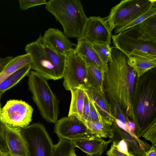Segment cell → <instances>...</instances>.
Here are the masks:
<instances>
[{"mask_svg":"<svg viewBox=\"0 0 156 156\" xmlns=\"http://www.w3.org/2000/svg\"><path fill=\"white\" fill-rule=\"evenodd\" d=\"M112 31L104 18L92 16L88 17L81 37L93 44L110 45Z\"/></svg>","mask_w":156,"mask_h":156,"instance_id":"12","label":"cell"},{"mask_svg":"<svg viewBox=\"0 0 156 156\" xmlns=\"http://www.w3.org/2000/svg\"><path fill=\"white\" fill-rule=\"evenodd\" d=\"M133 105L136 120L134 133L139 138L156 118V79L154 75H143L136 80Z\"/></svg>","mask_w":156,"mask_h":156,"instance_id":"2","label":"cell"},{"mask_svg":"<svg viewBox=\"0 0 156 156\" xmlns=\"http://www.w3.org/2000/svg\"><path fill=\"white\" fill-rule=\"evenodd\" d=\"M127 63L136 72L137 79H139L148 71L156 67V60L131 55L128 57Z\"/></svg>","mask_w":156,"mask_h":156,"instance_id":"18","label":"cell"},{"mask_svg":"<svg viewBox=\"0 0 156 156\" xmlns=\"http://www.w3.org/2000/svg\"><path fill=\"white\" fill-rule=\"evenodd\" d=\"M127 59L118 49H112L111 59L105 73L104 86L111 105L119 104L126 115L134 124L133 99L136 75L128 64Z\"/></svg>","mask_w":156,"mask_h":156,"instance_id":"1","label":"cell"},{"mask_svg":"<svg viewBox=\"0 0 156 156\" xmlns=\"http://www.w3.org/2000/svg\"><path fill=\"white\" fill-rule=\"evenodd\" d=\"M88 96L89 102L90 110L89 115L87 120L86 121L92 122H98L105 123L93 101L88 94Z\"/></svg>","mask_w":156,"mask_h":156,"instance_id":"29","label":"cell"},{"mask_svg":"<svg viewBox=\"0 0 156 156\" xmlns=\"http://www.w3.org/2000/svg\"><path fill=\"white\" fill-rule=\"evenodd\" d=\"M87 67L88 72V86H90L96 87L101 91H104L105 73L94 66L87 65Z\"/></svg>","mask_w":156,"mask_h":156,"instance_id":"24","label":"cell"},{"mask_svg":"<svg viewBox=\"0 0 156 156\" xmlns=\"http://www.w3.org/2000/svg\"><path fill=\"white\" fill-rule=\"evenodd\" d=\"M33 111L32 107L25 101L10 100L1 108V121L3 124L24 128L31 122Z\"/></svg>","mask_w":156,"mask_h":156,"instance_id":"10","label":"cell"},{"mask_svg":"<svg viewBox=\"0 0 156 156\" xmlns=\"http://www.w3.org/2000/svg\"><path fill=\"white\" fill-rule=\"evenodd\" d=\"M30 55L26 53L13 58L0 72V84L14 72L27 65L31 64Z\"/></svg>","mask_w":156,"mask_h":156,"instance_id":"19","label":"cell"},{"mask_svg":"<svg viewBox=\"0 0 156 156\" xmlns=\"http://www.w3.org/2000/svg\"><path fill=\"white\" fill-rule=\"evenodd\" d=\"M85 90L94 103L104 122L111 126L115 118L112 114L111 105L105 97L104 92L90 86Z\"/></svg>","mask_w":156,"mask_h":156,"instance_id":"16","label":"cell"},{"mask_svg":"<svg viewBox=\"0 0 156 156\" xmlns=\"http://www.w3.org/2000/svg\"><path fill=\"white\" fill-rule=\"evenodd\" d=\"M28 76L29 89L41 116L47 122L55 123L59 113L58 102L48 79L35 71H30Z\"/></svg>","mask_w":156,"mask_h":156,"instance_id":"5","label":"cell"},{"mask_svg":"<svg viewBox=\"0 0 156 156\" xmlns=\"http://www.w3.org/2000/svg\"><path fill=\"white\" fill-rule=\"evenodd\" d=\"M156 14V7H153L149 11L131 21L115 28L114 32L118 34L128 29L136 26L145 19Z\"/></svg>","mask_w":156,"mask_h":156,"instance_id":"27","label":"cell"},{"mask_svg":"<svg viewBox=\"0 0 156 156\" xmlns=\"http://www.w3.org/2000/svg\"><path fill=\"white\" fill-rule=\"evenodd\" d=\"M116 128L122 139L124 140L126 142L129 152L135 156H141L144 151L141 149L138 142L134 137L117 126Z\"/></svg>","mask_w":156,"mask_h":156,"instance_id":"25","label":"cell"},{"mask_svg":"<svg viewBox=\"0 0 156 156\" xmlns=\"http://www.w3.org/2000/svg\"><path fill=\"white\" fill-rule=\"evenodd\" d=\"M63 86L67 90L75 88L85 90L88 85L87 65L74 49L66 56Z\"/></svg>","mask_w":156,"mask_h":156,"instance_id":"9","label":"cell"},{"mask_svg":"<svg viewBox=\"0 0 156 156\" xmlns=\"http://www.w3.org/2000/svg\"><path fill=\"white\" fill-rule=\"evenodd\" d=\"M62 26L67 37H80L88 19L79 0H50L45 5Z\"/></svg>","mask_w":156,"mask_h":156,"instance_id":"4","label":"cell"},{"mask_svg":"<svg viewBox=\"0 0 156 156\" xmlns=\"http://www.w3.org/2000/svg\"><path fill=\"white\" fill-rule=\"evenodd\" d=\"M74 50L87 65L95 67L105 73L107 70L108 68L100 59L92 43L80 37L77 39Z\"/></svg>","mask_w":156,"mask_h":156,"instance_id":"15","label":"cell"},{"mask_svg":"<svg viewBox=\"0 0 156 156\" xmlns=\"http://www.w3.org/2000/svg\"><path fill=\"white\" fill-rule=\"evenodd\" d=\"M29 156H51L54 145L42 124L34 123L21 129Z\"/></svg>","mask_w":156,"mask_h":156,"instance_id":"8","label":"cell"},{"mask_svg":"<svg viewBox=\"0 0 156 156\" xmlns=\"http://www.w3.org/2000/svg\"><path fill=\"white\" fill-rule=\"evenodd\" d=\"M146 140L151 142L152 145L156 146V118L142 136Z\"/></svg>","mask_w":156,"mask_h":156,"instance_id":"30","label":"cell"},{"mask_svg":"<svg viewBox=\"0 0 156 156\" xmlns=\"http://www.w3.org/2000/svg\"><path fill=\"white\" fill-rule=\"evenodd\" d=\"M83 122L93 135L102 138H112L114 137L113 130L110 126L98 122L85 121Z\"/></svg>","mask_w":156,"mask_h":156,"instance_id":"23","label":"cell"},{"mask_svg":"<svg viewBox=\"0 0 156 156\" xmlns=\"http://www.w3.org/2000/svg\"><path fill=\"white\" fill-rule=\"evenodd\" d=\"M54 130L59 139L72 142L92 135L83 122L73 115L58 120L55 123Z\"/></svg>","mask_w":156,"mask_h":156,"instance_id":"11","label":"cell"},{"mask_svg":"<svg viewBox=\"0 0 156 156\" xmlns=\"http://www.w3.org/2000/svg\"><path fill=\"white\" fill-rule=\"evenodd\" d=\"M70 156H77L75 152V150L72 151Z\"/></svg>","mask_w":156,"mask_h":156,"instance_id":"37","label":"cell"},{"mask_svg":"<svg viewBox=\"0 0 156 156\" xmlns=\"http://www.w3.org/2000/svg\"><path fill=\"white\" fill-rule=\"evenodd\" d=\"M0 156H9L8 153H5L0 150Z\"/></svg>","mask_w":156,"mask_h":156,"instance_id":"36","label":"cell"},{"mask_svg":"<svg viewBox=\"0 0 156 156\" xmlns=\"http://www.w3.org/2000/svg\"><path fill=\"white\" fill-rule=\"evenodd\" d=\"M83 107V110L82 121L83 122L87 120L89 112L90 106L88 96L85 90Z\"/></svg>","mask_w":156,"mask_h":156,"instance_id":"33","label":"cell"},{"mask_svg":"<svg viewBox=\"0 0 156 156\" xmlns=\"http://www.w3.org/2000/svg\"><path fill=\"white\" fill-rule=\"evenodd\" d=\"M93 46L104 65L108 68V64L111 58L112 48L107 44H93Z\"/></svg>","mask_w":156,"mask_h":156,"instance_id":"28","label":"cell"},{"mask_svg":"<svg viewBox=\"0 0 156 156\" xmlns=\"http://www.w3.org/2000/svg\"><path fill=\"white\" fill-rule=\"evenodd\" d=\"M106 154L107 156H127L118 150L113 142L110 149L107 152Z\"/></svg>","mask_w":156,"mask_h":156,"instance_id":"34","label":"cell"},{"mask_svg":"<svg viewBox=\"0 0 156 156\" xmlns=\"http://www.w3.org/2000/svg\"><path fill=\"white\" fill-rule=\"evenodd\" d=\"M70 91L71 99L68 115H75L82 121L85 90L75 88Z\"/></svg>","mask_w":156,"mask_h":156,"instance_id":"21","label":"cell"},{"mask_svg":"<svg viewBox=\"0 0 156 156\" xmlns=\"http://www.w3.org/2000/svg\"><path fill=\"white\" fill-rule=\"evenodd\" d=\"M3 125L5 141L9 156H29L26 142L21 133L22 128Z\"/></svg>","mask_w":156,"mask_h":156,"instance_id":"13","label":"cell"},{"mask_svg":"<svg viewBox=\"0 0 156 156\" xmlns=\"http://www.w3.org/2000/svg\"><path fill=\"white\" fill-rule=\"evenodd\" d=\"M20 7L22 10H25L35 6L46 4L45 0H20Z\"/></svg>","mask_w":156,"mask_h":156,"instance_id":"31","label":"cell"},{"mask_svg":"<svg viewBox=\"0 0 156 156\" xmlns=\"http://www.w3.org/2000/svg\"><path fill=\"white\" fill-rule=\"evenodd\" d=\"M75 148L72 141L59 139L58 143L54 145L51 156H70Z\"/></svg>","mask_w":156,"mask_h":156,"instance_id":"26","label":"cell"},{"mask_svg":"<svg viewBox=\"0 0 156 156\" xmlns=\"http://www.w3.org/2000/svg\"><path fill=\"white\" fill-rule=\"evenodd\" d=\"M111 140L106 141L102 138L91 135L89 137L72 141L77 147L89 156H99L106 150Z\"/></svg>","mask_w":156,"mask_h":156,"instance_id":"17","label":"cell"},{"mask_svg":"<svg viewBox=\"0 0 156 156\" xmlns=\"http://www.w3.org/2000/svg\"><path fill=\"white\" fill-rule=\"evenodd\" d=\"M141 156H156V147L152 145L149 150L144 151Z\"/></svg>","mask_w":156,"mask_h":156,"instance_id":"35","label":"cell"},{"mask_svg":"<svg viewBox=\"0 0 156 156\" xmlns=\"http://www.w3.org/2000/svg\"><path fill=\"white\" fill-rule=\"evenodd\" d=\"M155 0H124L111 9L105 19L112 31L156 6Z\"/></svg>","mask_w":156,"mask_h":156,"instance_id":"7","label":"cell"},{"mask_svg":"<svg viewBox=\"0 0 156 156\" xmlns=\"http://www.w3.org/2000/svg\"><path fill=\"white\" fill-rule=\"evenodd\" d=\"M44 40L58 53L66 56L74 48L75 45L68 39L60 30L55 28H49L42 36Z\"/></svg>","mask_w":156,"mask_h":156,"instance_id":"14","label":"cell"},{"mask_svg":"<svg viewBox=\"0 0 156 156\" xmlns=\"http://www.w3.org/2000/svg\"><path fill=\"white\" fill-rule=\"evenodd\" d=\"M136 26L146 40L156 44V14L145 19Z\"/></svg>","mask_w":156,"mask_h":156,"instance_id":"22","label":"cell"},{"mask_svg":"<svg viewBox=\"0 0 156 156\" xmlns=\"http://www.w3.org/2000/svg\"><path fill=\"white\" fill-rule=\"evenodd\" d=\"M112 38L115 48L127 58L134 55L156 60V44L146 40L137 26L113 35Z\"/></svg>","mask_w":156,"mask_h":156,"instance_id":"6","label":"cell"},{"mask_svg":"<svg viewBox=\"0 0 156 156\" xmlns=\"http://www.w3.org/2000/svg\"><path fill=\"white\" fill-rule=\"evenodd\" d=\"M3 94L2 93L0 92V150L4 152L8 153V150L5 139L4 125L0 119V112L1 108L0 100Z\"/></svg>","mask_w":156,"mask_h":156,"instance_id":"32","label":"cell"},{"mask_svg":"<svg viewBox=\"0 0 156 156\" xmlns=\"http://www.w3.org/2000/svg\"><path fill=\"white\" fill-rule=\"evenodd\" d=\"M31 69V64L27 65L10 75L0 84V92L3 93L19 83L24 77L28 75Z\"/></svg>","mask_w":156,"mask_h":156,"instance_id":"20","label":"cell"},{"mask_svg":"<svg viewBox=\"0 0 156 156\" xmlns=\"http://www.w3.org/2000/svg\"><path fill=\"white\" fill-rule=\"evenodd\" d=\"M26 53L31 58V69L48 80H56L63 77L66 57L53 49L40 34L37 40L25 46Z\"/></svg>","mask_w":156,"mask_h":156,"instance_id":"3","label":"cell"}]
</instances>
